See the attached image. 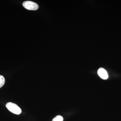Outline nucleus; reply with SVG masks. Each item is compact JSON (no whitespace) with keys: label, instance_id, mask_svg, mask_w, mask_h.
<instances>
[{"label":"nucleus","instance_id":"obj_1","mask_svg":"<svg viewBox=\"0 0 121 121\" xmlns=\"http://www.w3.org/2000/svg\"><path fill=\"white\" fill-rule=\"evenodd\" d=\"M6 106L9 110L15 114H20L22 112L21 108L16 104L12 103H8L6 104Z\"/></svg>","mask_w":121,"mask_h":121},{"label":"nucleus","instance_id":"obj_2","mask_svg":"<svg viewBox=\"0 0 121 121\" xmlns=\"http://www.w3.org/2000/svg\"><path fill=\"white\" fill-rule=\"evenodd\" d=\"M24 8L29 10H36L39 9V5L35 2L30 1H27L23 2Z\"/></svg>","mask_w":121,"mask_h":121},{"label":"nucleus","instance_id":"obj_3","mask_svg":"<svg viewBox=\"0 0 121 121\" xmlns=\"http://www.w3.org/2000/svg\"><path fill=\"white\" fill-rule=\"evenodd\" d=\"M98 73L99 77L103 79H107L108 78V73L103 68H100L99 69Z\"/></svg>","mask_w":121,"mask_h":121},{"label":"nucleus","instance_id":"obj_4","mask_svg":"<svg viewBox=\"0 0 121 121\" xmlns=\"http://www.w3.org/2000/svg\"><path fill=\"white\" fill-rule=\"evenodd\" d=\"M5 80L4 76L2 75H0V88L4 84Z\"/></svg>","mask_w":121,"mask_h":121},{"label":"nucleus","instance_id":"obj_5","mask_svg":"<svg viewBox=\"0 0 121 121\" xmlns=\"http://www.w3.org/2000/svg\"><path fill=\"white\" fill-rule=\"evenodd\" d=\"M63 118L62 116L58 115L52 119V121H63Z\"/></svg>","mask_w":121,"mask_h":121}]
</instances>
